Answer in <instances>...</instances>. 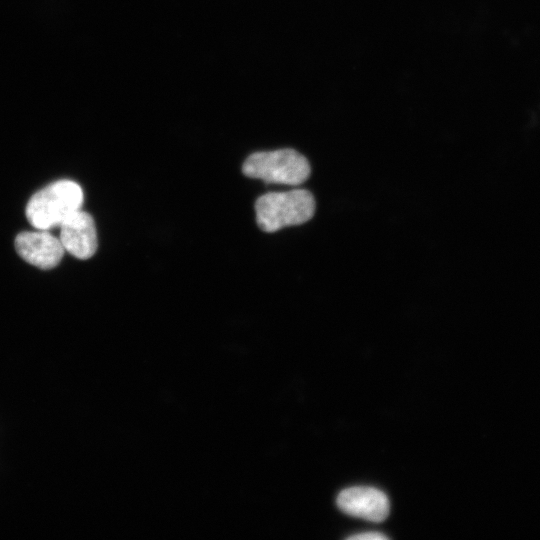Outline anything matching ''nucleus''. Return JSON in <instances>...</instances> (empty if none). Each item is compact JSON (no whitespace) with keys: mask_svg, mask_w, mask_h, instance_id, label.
<instances>
[{"mask_svg":"<svg viewBox=\"0 0 540 540\" xmlns=\"http://www.w3.org/2000/svg\"><path fill=\"white\" fill-rule=\"evenodd\" d=\"M84 196L79 184L59 180L36 192L26 206V217L36 229L59 227L69 216L81 210Z\"/></svg>","mask_w":540,"mask_h":540,"instance_id":"f257e3e1","label":"nucleus"},{"mask_svg":"<svg viewBox=\"0 0 540 540\" xmlns=\"http://www.w3.org/2000/svg\"><path fill=\"white\" fill-rule=\"evenodd\" d=\"M315 208V199L308 190L271 192L256 200V221L261 230L276 232L307 222L313 217Z\"/></svg>","mask_w":540,"mask_h":540,"instance_id":"f03ea898","label":"nucleus"},{"mask_svg":"<svg viewBox=\"0 0 540 540\" xmlns=\"http://www.w3.org/2000/svg\"><path fill=\"white\" fill-rule=\"evenodd\" d=\"M245 176L267 183L299 185L307 180L311 168L308 160L294 149L255 152L242 165Z\"/></svg>","mask_w":540,"mask_h":540,"instance_id":"7ed1b4c3","label":"nucleus"},{"mask_svg":"<svg viewBox=\"0 0 540 540\" xmlns=\"http://www.w3.org/2000/svg\"><path fill=\"white\" fill-rule=\"evenodd\" d=\"M15 248L21 258L40 269L56 267L65 252L58 237L41 229L18 234Z\"/></svg>","mask_w":540,"mask_h":540,"instance_id":"20e7f679","label":"nucleus"},{"mask_svg":"<svg viewBox=\"0 0 540 540\" xmlns=\"http://www.w3.org/2000/svg\"><path fill=\"white\" fill-rule=\"evenodd\" d=\"M338 507L348 515L372 522H381L389 514L387 496L372 487H351L337 497Z\"/></svg>","mask_w":540,"mask_h":540,"instance_id":"39448f33","label":"nucleus"},{"mask_svg":"<svg viewBox=\"0 0 540 540\" xmlns=\"http://www.w3.org/2000/svg\"><path fill=\"white\" fill-rule=\"evenodd\" d=\"M59 239L74 257L85 260L97 250V231L92 216L79 210L69 216L60 226Z\"/></svg>","mask_w":540,"mask_h":540,"instance_id":"423d86ee","label":"nucleus"},{"mask_svg":"<svg viewBox=\"0 0 540 540\" xmlns=\"http://www.w3.org/2000/svg\"><path fill=\"white\" fill-rule=\"evenodd\" d=\"M348 539H351V540H383V539H388L387 536H385L384 534H381L379 532H369V533H363V534H357V535H352L350 537H348Z\"/></svg>","mask_w":540,"mask_h":540,"instance_id":"0eeeda50","label":"nucleus"}]
</instances>
